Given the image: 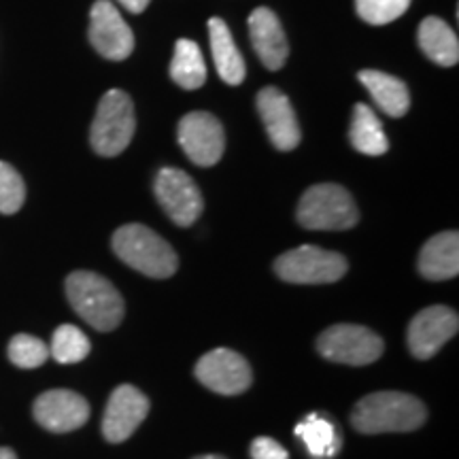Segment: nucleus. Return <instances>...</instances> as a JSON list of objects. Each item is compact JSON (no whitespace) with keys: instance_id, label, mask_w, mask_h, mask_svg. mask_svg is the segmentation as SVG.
<instances>
[{"instance_id":"obj_1","label":"nucleus","mask_w":459,"mask_h":459,"mask_svg":"<svg viewBox=\"0 0 459 459\" xmlns=\"http://www.w3.org/2000/svg\"><path fill=\"white\" fill-rule=\"evenodd\" d=\"M428 419L426 404L411 394L377 392L361 398L351 412L353 428L361 434L412 432Z\"/></svg>"},{"instance_id":"obj_2","label":"nucleus","mask_w":459,"mask_h":459,"mask_svg":"<svg viewBox=\"0 0 459 459\" xmlns=\"http://www.w3.org/2000/svg\"><path fill=\"white\" fill-rule=\"evenodd\" d=\"M66 298L73 311L99 332H111L124 319V298L111 281L90 271H74L66 277Z\"/></svg>"},{"instance_id":"obj_3","label":"nucleus","mask_w":459,"mask_h":459,"mask_svg":"<svg viewBox=\"0 0 459 459\" xmlns=\"http://www.w3.org/2000/svg\"><path fill=\"white\" fill-rule=\"evenodd\" d=\"M113 251L130 268L152 279H169L179 268L175 249L143 223H128L113 234Z\"/></svg>"},{"instance_id":"obj_4","label":"nucleus","mask_w":459,"mask_h":459,"mask_svg":"<svg viewBox=\"0 0 459 459\" xmlns=\"http://www.w3.org/2000/svg\"><path fill=\"white\" fill-rule=\"evenodd\" d=\"M136 130L134 105L122 90H108L99 102L91 122L90 143L102 158H115L126 152Z\"/></svg>"},{"instance_id":"obj_5","label":"nucleus","mask_w":459,"mask_h":459,"mask_svg":"<svg viewBox=\"0 0 459 459\" xmlns=\"http://www.w3.org/2000/svg\"><path fill=\"white\" fill-rule=\"evenodd\" d=\"M298 221L307 230H341L353 228L359 220V211L353 196L336 183H319L302 194L298 204Z\"/></svg>"},{"instance_id":"obj_6","label":"nucleus","mask_w":459,"mask_h":459,"mask_svg":"<svg viewBox=\"0 0 459 459\" xmlns=\"http://www.w3.org/2000/svg\"><path fill=\"white\" fill-rule=\"evenodd\" d=\"M349 264L336 251L304 245L287 251L274 262V273L281 281L296 285H324L342 279Z\"/></svg>"},{"instance_id":"obj_7","label":"nucleus","mask_w":459,"mask_h":459,"mask_svg":"<svg viewBox=\"0 0 459 459\" xmlns=\"http://www.w3.org/2000/svg\"><path fill=\"white\" fill-rule=\"evenodd\" d=\"M383 338L364 325L338 324L317 338V351L325 359L347 366H366L383 355Z\"/></svg>"},{"instance_id":"obj_8","label":"nucleus","mask_w":459,"mask_h":459,"mask_svg":"<svg viewBox=\"0 0 459 459\" xmlns=\"http://www.w3.org/2000/svg\"><path fill=\"white\" fill-rule=\"evenodd\" d=\"M177 141L186 156L196 166L209 169L226 152V132L215 115L204 111L187 113L177 128Z\"/></svg>"},{"instance_id":"obj_9","label":"nucleus","mask_w":459,"mask_h":459,"mask_svg":"<svg viewBox=\"0 0 459 459\" xmlns=\"http://www.w3.org/2000/svg\"><path fill=\"white\" fill-rule=\"evenodd\" d=\"M156 198L166 215L170 217L177 226L187 228L198 220L204 209L203 194L196 181L179 169H162L156 177Z\"/></svg>"},{"instance_id":"obj_10","label":"nucleus","mask_w":459,"mask_h":459,"mask_svg":"<svg viewBox=\"0 0 459 459\" xmlns=\"http://www.w3.org/2000/svg\"><path fill=\"white\" fill-rule=\"evenodd\" d=\"M90 43L102 57L122 62L134 49V34L111 0H96L90 11Z\"/></svg>"},{"instance_id":"obj_11","label":"nucleus","mask_w":459,"mask_h":459,"mask_svg":"<svg viewBox=\"0 0 459 459\" xmlns=\"http://www.w3.org/2000/svg\"><path fill=\"white\" fill-rule=\"evenodd\" d=\"M196 378L211 392L238 395L251 385V368L243 355L232 349H213L200 358Z\"/></svg>"},{"instance_id":"obj_12","label":"nucleus","mask_w":459,"mask_h":459,"mask_svg":"<svg viewBox=\"0 0 459 459\" xmlns=\"http://www.w3.org/2000/svg\"><path fill=\"white\" fill-rule=\"evenodd\" d=\"M459 330L455 311L443 304L423 308L412 317L409 325V349L417 359H429L440 351L446 341H451Z\"/></svg>"},{"instance_id":"obj_13","label":"nucleus","mask_w":459,"mask_h":459,"mask_svg":"<svg viewBox=\"0 0 459 459\" xmlns=\"http://www.w3.org/2000/svg\"><path fill=\"white\" fill-rule=\"evenodd\" d=\"M34 419L39 426L56 434H66L85 426L90 419V404L83 395L68 389H51L34 400Z\"/></svg>"},{"instance_id":"obj_14","label":"nucleus","mask_w":459,"mask_h":459,"mask_svg":"<svg viewBox=\"0 0 459 459\" xmlns=\"http://www.w3.org/2000/svg\"><path fill=\"white\" fill-rule=\"evenodd\" d=\"M147 412L149 400L145 394L139 392L134 385H119L107 402L105 417H102V434L108 443H124L145 421Z\"/></svg>"},{"instance_id":"obj_15","label":"nucleus","mask_w":459,"mask_h":459,"mask_svg":"<svg viewBox=\"0 0 459 459\" xmlns=\"http://www.w3.org/2000/svg\"><path fill=\"white\" fill-rule=\"evenodd\" d=\"M257 111L266 126L271 143L279 152H294L300 145L302 134L296 111L283 91L277 88H264L257 94Z\"/></svg>"},{"instance_id":"obj_16","label":"nucleus","mask_w":459,"mask_h":459,"mask_svg":"<svg viewBox=\"0 0 459 459\" xmlns=\"http://www.w3.org/2000/svg\"><path fill=\"white\" fill-rule=\"evenodd\" d=\"M249 34L257 57L268 71H279V68L285 66L287 56H290V45H287L283 26H281L274 11L268 7H257L249 15Z\"/></svg>"},{"instance_id":"obj_17","label":"nucleus","mask_w":459,"mask_h":459,"mask_svg":"<svg viewBox=\"0 0 459 459\" xmlns=\"http://www.w3.org/2000/svg\"><path fill=\"white\" fill-rule=\"evenodd\" d=\"M419 273L429 281H446L457 277L459 234L455 230L436 234L423 245L421 255H419Z\"/></svg>"},{"instance_id":"obj_18","label":"nucleus","mask_w":459,"mask_h":459,"mask_svg":"<svg viewBox=\"0 0 459 459\" xmlns=\"http://www.w3.org/2000/svg\"><path fill=\"white\" fill-rule=\"evenodd\" d=\"M209 39H211V51H213V60L217 66V73L228 85H240L243 83L247 66L243 56L234 43L232 32L221 17H211L209 20Z\"/></svg>"},{"instance_id":"obj_19","label":"nucleus","mask_w":459,"mask_h":459,"mask_svg":"<svg viewBox=\"0 0 459 459\" xmlns=\"http://www.w3.org/2000/svg\"><path fill=\"white\" fill-rule=\"evenodd\" d=\"M358 77L383 113H387L389 117H404L411 108V91L402 79L383 71H370V68L361 71Z\"/></svg>"},{"instance_id":"obj_20","label":"nucleus","mask_w":459,"mask_h":459,"mask_svg":"<svg viewBox=\"0 0 459 459\" xmlns=\"http://www.w3.org/2000/svg\"><path fill=\"white\" fill-rule=\"evenodd\" d=\"M419 48L438 66H455L459 60V41L453 28L440 17L429 15L417 30Z\"/></svg>"},{"instance_id":"obj_21","label":"nucleus","mask_w":459,"mask_h":459,"mask_svg":"<svg viewBox=\"0 0 459 459\" xmlns=\"http://www.w3.org/2000/svg\"><path fill=\"white\" fill-rule=\"evenodd\" d=\"M349 139H351V145L355 147V152L364 153V156H383V153H387L389 149L385 130H383L377 113L372 111L368 105L353 107V119H351V130H349Z\"/></svg>"},{"instance_id":"obj_22","label":"nucleus","mask_w":459,"mask_h":459,"mask_svg":"<svg viewBox=\"0 0 459 459\" xmlns=\"http://www.w3.org/2000/svg\"><path fill=\"white\" fill-rule=\"evenodd\" d=\"M170 77L183 90H198L206 82V65L198 43L179 39L170 62Z\"/></svg>"},{"instance_id":"obj_23","label":"nucleus","mask_w":459,"mask_h":459,"mask_svg":"<svg viewBox=\"0 0 459 459\" xmlns=\"http://www.w3.org/2000/svg\"><path fill=\"white\" fill-rule=\"evenodd\" d=\"M296 434L300 436L313 457H332L341 449V438H338L334 423L319 415H308L298 423Z\"/></svg>"},{"instance_id":"obj_24","label":"nucleus","mask_w":459,"mask_h":459,"mask_svg":"<svg viewBox=\"0 0 459 459\" xmlns=\"http://www.w3.org/2000/svg\"><path fill=\"white\" fill-rule=\"evenodd\" d=\"M90 338L77 325L65 324L54 332L49 355L57 364H77L90 355Z\"/></svg>"},{"instance_id":"obj_25","label":"nucleus","mask_w":459,"mask_h":459,"mask_svg":"<svg viewBox=\"0 0 459 459\" xmlns=\"http://www.w3.org/2000/svg\"><path fill=\"white\" fill-rule=\"evenodd\" d=\"M7 355L17 368L32 370V368H39V366H43L45 361L49 359V347L37 336L17 334L11 338Z\"/></svg>"},{"instance_id":"obj_26","label":"nucleus","mask_w":459,"mask_h":459,"mask_svg":"<svg viewBox=\"0 0 459 459\" xmlns=\"http://www.w3.org/2000/svg\"><path fill=\"white\" fill-rule=\"evenodd\" d=\"M411 3L412 0H355V9L366 24L383 26L404 15Z\"/></svg>"},{"instance_id":"obj_27","label":"nucleus","mask_w":459,"mask_h":459,"mask_svg":"<svg viewBox=\"0 0 459 459\" xmlns=\"http://www.w3.org/2000/svg\"><path fill=\"white\" fill-rule=\"evenodd\" d=\"M26 200V186L13 166L0 162V213L13 215Z\"/></svg>"},{"instance_id":"obj_28","label":"nucleus","mask_w":459,"mask_h":459,"mask_svg":"<svg viewBox=\"0 0 459 459\" xmlns=\"http://www.w3.org/2000/svg\"><path fill=\"white\" fill-rule=\"evenodd\" d=\"M251 457L254 459H290V453H287L283 446L277 443V440L266 438V436H260V438H255L254 445H251Z\"/></svg>"},{"instance_id":"obj_29","label":"nucleus","mask_w":459,"mask_h":459,"mask_svg":"<svg viewBox=\"0 0 459 459\" xmlns=\"http://www.w3.org/2000/svg\"><path fill=\"white\" fill-rule=\"evenodd\" d=\"M119 3H122L124 7L130 11V13L139 15L149 7V3H152V0H119Z\"/></svg>"},{"instance_id":"obj_30","label":"nucleus","mask_w":459,"mask_h":459,"mask_svg":"<svg viewBox=\"0 0 459 459\" xmlns=\"http://www.w3.org/2000/svg\"><path fill=\"white\" fill-rule=\"evenodd\" d=\"M0 459H17V455L13 449H9V446H0Z\"/></svg>"},{"instance_id":"obj_31","label":"nucleus","mask_w":459,"mask_h":459,"mask_svg":"<svg viewBox=\"0 0 459 459\" xmlns=\"http://www.w3.org/2000/svg\"><path fill=\"white\" fill-rule=\"evenodd\" d=\"M194 459H226L221 455H200V457H194Z\"/></svg>"}]
</instances>
